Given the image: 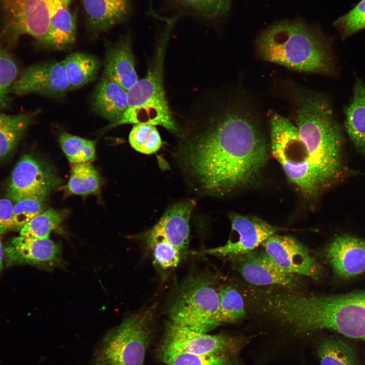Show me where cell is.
Segmentation results:
<instances>
[{"label":"cell","mask_w":365,"mask_h":365,"mask_svg":"<svg viewBox=\"0 0 365 365\" xmlns=\"http://www.w3.org/2000/svg\"><path fill=\"white\" fill-rule=\"evenodd\" d=\"M133 0H81L86 16V26L93 36L126 21Z\"/></svg>","instance_id":"cell-19"},{"label":"cell","mask_w":365,"mask_h":365,"mask_svg":"<svg viewBox=\"0 0 365 365\" xmlns=\"http://www.w3.org/2000/svg\"><path fill=\"white\" fill-rule=\"evenodd\" d=\"M46 197L35 196L21 199L13 207V219L16 230L21 228L43 212Z\"/></svg>","instance_id":"cell-36"},{"label":"cell","mask_w":365,"mask_h":365,"mask_svg":"<svg viewBox=\"0 0 365 365\" xmlns=\"http://www.w3.org/2000/svg\"><path fill=\"white\" fill-rule=\"evenodd\" d=\"M265 252L281 270L317 278L321 268L308 249L289 236L273 235L262 243Z\"/></svg>","instance_id":"cell-14"},{"label":"cell","mask_w":365,"mask_h":365,"mask_svg":"<svg viewBox=\"0 0 365 365\" xmlns=\"http://www.w3.org/2000/svg\"><path fill=\"white\" fill-rule=\"evenodd\" d=\"M72 1L53 0L49 31L42 45L63 50L73 44L76 38L78 12L73 13L70 11L69 6Z\"/></svg>","instance_id":"cell-21"},{"label":"cell","mask_w":365,"mask_h":365,"mask_svg":"<svg viewBox=\"0 0 365 365\" xmlns=\"http://www.w3.org/2000/svg\"><path fill=\"white\" fill-rule=\"evenodd\" d=\"M60 183L47 166L29 155L23 156L12 173L7 189L15 202L30 196L46 197Z\"/></svg>","instance_id":"cell-11"},{"label":"cell","mask_w":365,"mask_h":365,"mask_svg":"<svg viewBox=\"0 0 365 365\" xmlns=\"http://www.w3.org/2000/svg\"><path fill=\"white\" fill-rule=\"evenodd\" d=\"M39 112L35 110L15 115L0 112V159L15 148Z\"/></svg>","instance_id":"cell-24"},{"label":"cell","mask_w":365,"mask_h":365,"mask_svg":"<svg viewBox=\"0 0 365 365\" xmlns=\"http://www.w3.org/2000/svg\"><path fill=\"white\" fill-rule=\"evenodd\" d=\"M235 257L237 270L250 283L257 285L278 284L288 287L296 284L294 274L280 269L265 251H251Z\"/></svg>","instance_id":"cell-17"},{"label":"cell","mask_w":365,"mask_h":365,"mask_svg":"<svg viewBox=\"0 0 365 365\" xmlns=\"http://www.w3.org/2000/svg\"><path fill=\"white\" fill-rule=\"evenodd\" d=\"M13 207L9 199H0V234L16 230L13 219Z\"/></svg>","instance_id":"cell-38"},{"label":"cell","mask_w":365,"mask_h":365,"mask_svg":"<svg viewBox=\"0 0 365 365\" xmlns=\"http://www.w3.org/2000/svg\"><path fill=\"white\" fill-rule=\"evenodd\" d=\"M325 256L340 277L360 275L365 272V240L346 235L338 236L327 247Z\"/></svg>","instance_id":"cell-18"},{"label":"cell","mask_w":365,"mask_h":365,"mask_svg":"<svg viewBox=\"0 0 365 365\" xmlns=\"http://www.w3.org/2000/svg\"><path fill=\"white\" fill-rule=\"evenodd\" d=\"M286 91L294 103L296 126L307 149L314 182L320 191L339 181L347 172L341 128L324 95L292 84Z\"/></svg>","instance_id":"cell-2"},{"label":"cell","mask_w":365,"mask_h":365,"mask_svg":"<svg viewBox=\"0 0 365 365\" xmlns=\"http://www.w3.org/2000/svg\"><path fill=\"white\" fill-rule=\"evenodd\" d=\"M165 365H238L234 357L199 355L176 350H162Z\"/></svg>","instance_id":"cell-31"},{"label":"cell","mask_w":365,"mask_h":365,"mask_svg":"<svg viewBox=\"0 0 365 365\" xmlns=\"http://www.w3.org/2000/svg\"><path fill=\"white\" fill-rule=\"evenodd\" d=\"M71 90L80 88L94 80L99 62L94 56L74 52L61 61Z\"/></svg>","instance_id":"cell-25"},{"label":"cell","mask_w":365,"mask_h":365,"mask_svg":"<svg viewBox=\"0 0 365 365\" xmlns=\"http://www.w3.org/2000/svg\"><path fill=\"white\" fill-rule=\"evenodd\" d=\"M256 46L265 60L305 72L336 74L327 38L319 28L302 20L273 24L260 34Z\"/></svg>","instance_id":"cell-4"},{"label":"cell","mask_w":365,"mask_h":365,"mask_svg":"<svg viewBox=\"0 0 365 365\" xmlns=\"http://www.w3.org/2000/svg\"><path fill=\"white\" fill-rule=\"evenodd\" d=\"M346 131L356 149L365 156V82L355 81L351 101L345 111Z\"/></svg>","instance_id":"cell-23"},{"label":"cell","mask_w":365,"mask_h":365,"mask_svg":"<svg viewBox=\"0 0 365 365\" xmlns=\"http://www.w3.org/2000/svg\"><path fill=\"white\" fill-rule=\"evenodd\" d=\"M175 19L169 21L156 49L146 76L128 91L127 110L115 126L124 124L148 123L176 130L163 85L166 47Z\"/></svg>","instance_id":"cell-5"},{"label":"cell","mask_w":365,"mask_h":365,"mask_svg":"<svg viewBox=\"0 0 365 365\" xmlns=\"http://www.w3.org/2000/svg\"><path fill=\"white\" fill-rule=\"evenodd\" d=\"M218 289L203 277L189 280L182 286L169 308L170 323L207 333L220 325Z\"/></svg>","instance_id":"cell-8"},{"label":"cell","mask_w":365,"mask_h":365,"mask_svg":"<svg viewBox=\"0 0 365 365\" xmlns=\"http://www.w3.org/2000/svg\"><path fill=\"white\" fill-rule=\"evenodd\" d=\"M64 216L61 211L49 209L24 225L19 230L20 235L39 239L49 238L51 232L60 225Z\"/></svg>","instance_id":"cell-30"},{"label":"cell","mask_w":365,"mask_h":365,"mask_svg":"<svg viewBox=\"0 0 365 365\" xmlns=\"http://www.w3.org/2000/svg\"><path fill=\"white\" fill-rule=\"evenodd\" d=\"M191 14L207 19L223 16L230 10L231 0H174Z\"/></svg>","instance_id":"cell-34"},{"label":"cell","mask_w":365,"mask_h":365,"mask_svg":"<svg viewBox=\"0 0 365 365\" xmlns=\"http://www.w3.org/2000/svg\"><path fill=\"white\" fill-rule=\"evenodd\" d=\"M247 343V340L243 337L222 334L210 335L169 323L161 351L235 357Z\"/></svg>","instance_id":"cell-9"},{"label":"cell","mask_w":365,"mask_h":365,"mask_svg":"<svg viewBox=\"0 0 365 365\" xmlns=\"http://www.w3.org/2000/svg\"><path fill=\"white\" fill-rule=\"evenodd\" d=\"M17 65L12 56L0 44V111L11 103V88L17 79Z\"/></svg>","instance_id":"cell-33"},{"label":"cell","mask_w":365,"mask_h":365,"mask_svg":"<svg viewBox=\"0 0 365 365\" xmlns=\"http://www.w3.org/2000/svg\"><path fill=\"white\" fill-rule=\"evenodd\" d=\"M220 306L217 321L220 325L233 323L243 319L246 311L243 298L240 293L231 286L218 289Z\"/></svg>","instance_id":"cell-28"},{"label":"cell","mask_w":365,"mask_h":365,"mask_svg":"<svg viewBox=\"0 0 365 365\" xmlns=\"http://www.w3.org/2000/svg\"><path fill=\"white\" fill-rule=\"evenodd\" d=\"M4 262V247L0 240V274L3 268Z\"/></svg>","instance_id":"cell-39"},{"label":"cell","mask_w":365,"mask_h":365,"mask_svg":"<svg viewBox=\"0 0 365 365\" xmlns=\"http://www.w3.org/2000/svg\"><path fill=\"white\" fill-rule=\"evenodd\" d=\"M244 97L213 89L196 102L187 118L196 130L188 162L201 186L222 194L250 182L267 158L257 117Z\"/></svg>","instance_id":"cell-1"},{"label":"cell","mask_w":365,"mask_h":365,"mask_svg":"<svg viewBox=\"0 0 365 365\" xmlns=\"http://www.w3.org/2000/svg\"><path fill=\"white\" fill-rule=\"evenodd\" d=\"M53 0H0L5 32L14 38L27 34L42 44L50 28Z\"/></svg>","instance_id":"cell-10"},{"label":"cell","mask_w":365,"mask_h":365,"mask_svg":"<svg viewBox=\"0 0 365 365\" xmlns=\"http://www.w3.org/2000/svg\"><path fill=\"white\" fill-rule=\"evenodd\" d=\"M152 317L150 309L143 310L109 331L95 353L93 365H144Z\"/></svg>","instance_id":"cell-6"},{"label":"cell","mask_w":365,"mask_h":365,"mask_svg":"<svg viewBox=\"0 0 365 365\" xmlns=\"http://www.w3.org/2000/svg\"><path fill=\"white\" fill-rule=\"evenodd\" d=\"M92 105L102 118L115 127L128 107L127 91L104 76L97 85L92 97Z\"/></svg>","instance_id":"cell-22"},{"label":"cell","mask_w":365,"mask_h":365,"mask_svg":"<svg viewBox=\"0 0 365 365\" xmlns=\"http://www.w3.org/2000/svg\"><path fill=\"white\" fill-rule=\"evenodd\" d=\"M128 91L138 80L129 34L109 45L105 54L104 75Z\"/></svg>","instance_id":"cell-20"},{"label":"cell","mask_w":365,"mask_h":365,"mask_svg":"<svg viewBox=\"0 0 365 365\" xmlns=\"http://www.w3.org/2000/svg\"><path fill=\"white\" fill-rule=\"evenodd\" d=\"M4 261L7 267L31 265L50 269L62 266L61 248L49 238L22 236L14 237L4 247Z\"/></svg>","instance_id":"cell-13"},{"label":"cell","mask_w":365,"mask_h":365,"mask_svg":"<svg viewBox=\"0 0 365 365\" xmlns=\"http://www.w3.org/2000/svg\"><path fill=\"white\" fill-rule=\"evenodd\" d=\"M61 61L44 62L26 68L14 83L11 93L60 97L70 90Z\"/></svg>","instance_id":"cell-12"},{"label":"cell","mask_w":365,"mask_h":365,"mask_svg":"<svg viewBox=\"0 0 365 365\" xmlns=\"http://www.w3.org/2000/svg\"><path fill=\"white\" fill-rule=\"evenodd\" d=\"M100 186L99 175L91 164H74L66 186L70 193L80 195L94 194L97 192Z\"/></svg>","instance_id":"cell-27"},{"label":"cell","mask_w":365,"mask_h":365,"mask_svg":"<svg viewBox=\"0 0 365 365\" xmlns=\"http://www.w3.org/2000/svg\"><path fill=\"white\" fill-rule=\"evenodd\" d=\"M268 311L297 332L327 329L365 341V291L308 296L276 292Z\"/></svg>","instance_id":"cell-3"},{"label":"cell","mask_w":365,"mask_h":365,"mask_svg":"<svg viewBox=\"0 0 365 365\" xmlns=\"http://www.w3.org/2000/svg\"><path fill=\"white\" fill-rule=\"evenodd\" d=\"M230 218L236 239H230L224 245L206 249L203 253L230 257L244 254L252 251L278 230L256 217L234 213Z\"/></svg>","instance_id":"cell-15"},{"label":"cell","mask_w":365,"mask_h":365,"mask_svg":"<svg viewBox=\"0 0 365 365\" xmlns=\"http://www.w3.org/2000/svg\"><path fill=\"white\" fill-rule=\"evenodd\" d=\"M320 365H358L355 349L349 342L338 338H326L317 347Z\"/></svg>","instance_id":"cell-26"},{"label":"cell","mask_w":365,"mask_h":365,"mask_svg":"<svg viewBox=\"0 0 365 365\" xmlns=\"http://www.w3.org/2000/svg\"><path fill=\"white\" fill-rule=\"evenodd\" d=\"M155 261L163 268L175 267L179 263L182 254L174 246L163 240H158L150 245Z\"/></svg>","instance_id":"cell-37"},{"label":"cell","mask_w":365,"mask_h":365,"mask_svg":"<svg viewBox=\"0 0 365 365\" xmlns=\"http://www.w3.org/2000/svg\"><path fill=\"white\" fill-rule=\"evenodd\" d=\"M193 207L191 201H182L171 206L146 236L151 245L163 240L176 248L181 253L186 251L189 241V221Z\"/></svg>","instance_id":"cell-16"},{"label":"cell","mask_w":365,"mask_h":365,"mask_svg":"<svg viewBox=\"0 0 365 365\" xmlns=\"http://www.w3.org/2000/svg\"><path fill=\"white\" fill-rule=\"evenodd\" d=\"M342 39H346L365 28V0H361L352 9L333 23Z\"/></svg>","instance_id":"cell-35"},{"label":"cell","mask_w":365,"mask_h":365,"mask_svg":"<svg viewBox=\"0 0 365 365\" xmlns=\"http://www.w3.org/2000/svg\"><path fill=\"white\" fill-rule=\"evenodd\" d=\"M62 151L71 163H89L95 158L93 141L64 132L59 136Z\"/></svg>","instance_id":"cell-29"},{"label":"cell","mask_w":365,"mask_h":365,"mask_svg":"<svg viewBox=\"0 0 365 365\" xmlns=\"http://www.w3.org/2000/svg\"><path fill=\"white\" fill-rule=\"evenodd\" d=\"M129 141L136 151L144 154H152L160 148L162 140L155 125L138 123L132 128Z\"/></svg>","instance_id":"cell-32"},{"label":"cell","mask_w":365,"mask_h":365,"mask_svg":"<svg viewBox=\"0 0 365 365\" xmlns=\"http://www.w3.org/2000/svg\"><path fill=\"white\" fill-rule=\"evenodd\" d=\"M270 124L272 155L289 180L305 196H316L320 191L314 182L307 149L296 126L277 114L271 117Z\"/></svg>","instance_id":"cell-7"}]
</instances>
